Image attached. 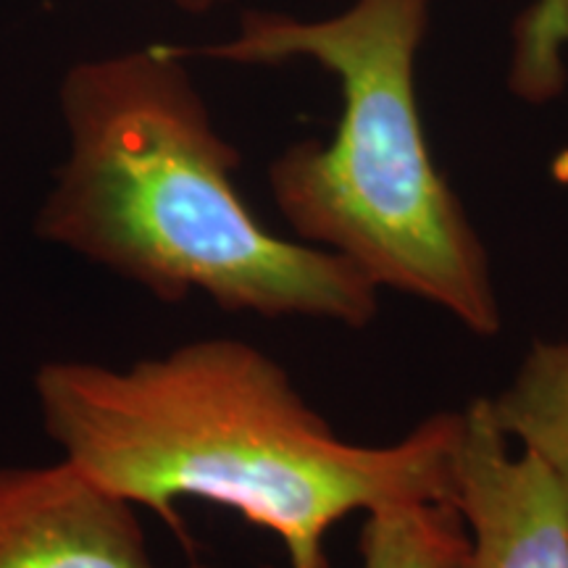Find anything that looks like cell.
<instances>
[{
	"label": "cell",
	"instance_id": "cell-9",
	"mask_svg": "<svg viewBox=\"0 0 568 568\" xmlns=\"http://www.w3.org/2000/svg\"><path fill=\"white\" fill-rule=\"evenodd\" d=\"M155 3L172 6V9L184 11V13H205V11L222 9V6L232 3V0H155Z\"/></svg>",
	"mask_w": 568,
	"mask_h": 568
},
{
	"label": "cell",
	"instance_id": "cell-1",
	"mask_svg": "<svg viewBox=\"0 0 568 568\" xmlns=\"http://www.w3.org/2000/svg\"><path fill=\"white\" fill-rule=\"evenodd\" d=\"M32 387L61 458L98 485L169 524L182 497L237 510L282 539L290 568H332L326 535L355 510L456 500L460 410L395 445L345 443L243 339H195L126 368L51 361Z\"/></svg>",
	"mask_w": 568,
	"mask_h": 568
},
{
	"label": "cell",
	"instance_id": "cell-6",
	"mask_svg": "<svg viewBox=\"0 0 568 568\" xmlns=\"http://www.w3.org/2000/svg\"><path fill=\"white\" fill-rule=\"evenodd\" d=\"M487 403L497 429L550 474L568 508V339L531 345Z\"/></svg>",
	"mask_w": 568,
	"mask_h": 568
},
{
	"label": "cell",
	"instance_id": "cell-7",
	"mask_svg": "<svg viewBox=\"0 0 568 568\" xmlns=\"http://www.w3.org/2000/svg\"><path fill=\"white\" fill-rule=\"evenodd\" d=\"M468 529L447 503H389L368 510L361 535L364 568H460Z\"/></svg>",
	"mask_w": 568,
	"mask_h": 568
},
{
	"label": "cell",
	"instance_id": "cell-10",
	"mask_svg": "<svg viewBox=\"0 0 568 568\" xmlns=\"http://www.w3.org/2000/svg\"><path fill=\"white\" fill-rule=\"evenodd\" d=\"M195 568H209V566H195Z\"/></svg>",
	"mask_w": 568,
	"mask_h": 568
},
{
	"label": "cell",
	"instance_id": "cell-8",
	"mask_svg": "<svg viewBox=\"0 0 568 568\" xmlns=\"http://www.w3.org/2000/svg\"><path fill=\"white\" fill-rule=\"evenodd\" d=\"M568 0H531L514 27L508 84L529 103L552 101L568 77Z\"/></svg>",
	"mask_w": 568,
	"mask_h": 568
},
{
	"label": "cell",
	"instance_id": "cell-5",
	"mask_svg": "<svg viewBox=\"0 0 568 568\" xmlns=\"http://www.w3.org/2000/svg\"><path fill=\"white\" fill-rule=\"evenodd\" d=\"M134 508L67 458L0 466V568H159Z\"/></svg>",
	"mask_w": 568,
	"mask_h": 568
},
{
	"label": "cell",
	"instance_id": "cell-3",
	"mask_svg": "<svg viewBox=\"0 0 568 568\" xmlns=\"http://www.w3.org/2000/svg\"><path fill=\"white\" fill-rule=\"evenodd\" d=\"M432 0H353L332 17L251 11L197 53L243 67L311 61L343 90L329 142L305 140L268 169L276 209L303 243L343 255L374 287L443 308L479 337L503 316L489 255L432 159L416 55Z\"/></svg>",
	"mask_w": 568,
	"mask_h": 568
},
{
	"label": "cell",
	"instance_id": "cell-2",
	"mask_svg": "<svg viewBox=\"0 0 568 568\" xmlns=\"http://www.w3.org/2000/svg\"><path fill=\"white\" fill-rule=\"evenodd\" d=\"M172 42L71 63L59 84L67 159L34 216L42 243L161 303L205 293L226 311L366 326L372 282L343 255L284 240L247 209L240 153Z\"/></svg>",
	"mask_w": 568,
	"mask_h": 568
},
{
	"label": "cell",
	"instance_id": "cell-4",
	"mask_svg": "<svg viewBox=\"0 0 568 568\" xmlns=\"http://www.w3.org/2000/svg\"><path fill=\"white\" fill-rule=\"evenodd\" d=\"M468 529L460 568H568V508L529 453L510 450L487 397L460 410L456 500Z\"/></svg>",
	"mask_w": 568,
	"mask_h": 568
}]
</instances>
